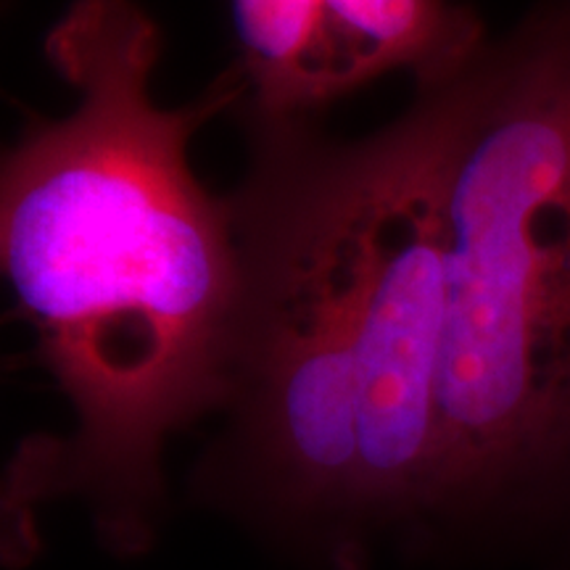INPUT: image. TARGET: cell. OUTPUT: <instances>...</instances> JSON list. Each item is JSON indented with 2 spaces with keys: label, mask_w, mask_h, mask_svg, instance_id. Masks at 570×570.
<instances>
[{
  "label": "cell",
  "mask_w": 570,
  "mask_h": 570,
  "mask_svg": "<svg viewBox=\"0 0 570 570\" xmlns=\"http://www.w3.org/2000/svg\"><path fill=\"white\" fill-rule=\"evenodd\" d=\"M156 21L135 0H75L46 59L75 92L32 114L0 164V259L69 439L30 444L24 481L75 489L138 539L173 433L223 407L240 259L227 196L190 167L196 132L248 96L230 63L183 106L154 98Z\"/></svg>",
  "instance_id": "cell-1"
},
{
  "label": "cell",
  "mask_w": 570,
  "mask_h": 570,
  "mask_svg": "<svg viewBox=\"0 0 570 570\" xmlns=\"http://www.w3.org/2000/svg\"><path fill=\"white\" fill-rule=\"evenodd\" d=\"M425 88L449 291L436 502H481L570 473V0Z\"/></svg>",
  "instance_id": "cell-2"
},
{
  "label": "cell",
  "mask_w": 570,
  "mask_h": 570,
  "mask_svg": "<svg viewBox=\"0 0 570 570\" xmlns=\"http://www.w3.org/2000/svg\"><path fill=\"white\" fill-rule=\"evenodd\" d=\"M244 175L227 194L240 259L230 386L235 446L296 504H360L354 140L240 104Z\"/></svg>",
  "instance_id": "cell-3"
},
{
  "label": "cell",
  "mask_w": 570,
  "mask_h": 570,
  "mask_svg": "<svg viewBox=\"0 0 570 570\" xmlns=\"http://www.w3.org/2000/svg\"><path fill=\"white\" fill-rule=\"evenodd\" d=\"M352 277L360 504H436L449 291L433 88H415L399 117L354 138Z\"/></svg>",
  "instance_id": "cell-4"
},
{
  "label": "cell",
  "mask_w": 570,
  "mask_h": 570,
  "mask_svg": "<svg viewBox=\"0 0 570 570\" xmlns=\"http://www.w3.org/2000/svg\"><path fill=\"white\" fill-rule=\"evenodd\" d=\"M233 17L244 106L275 117H315L394 71L439 85L489 40L452 0H233Z\"/></svg>",
  "instance_id": "cell-5"
}]
</instances>
